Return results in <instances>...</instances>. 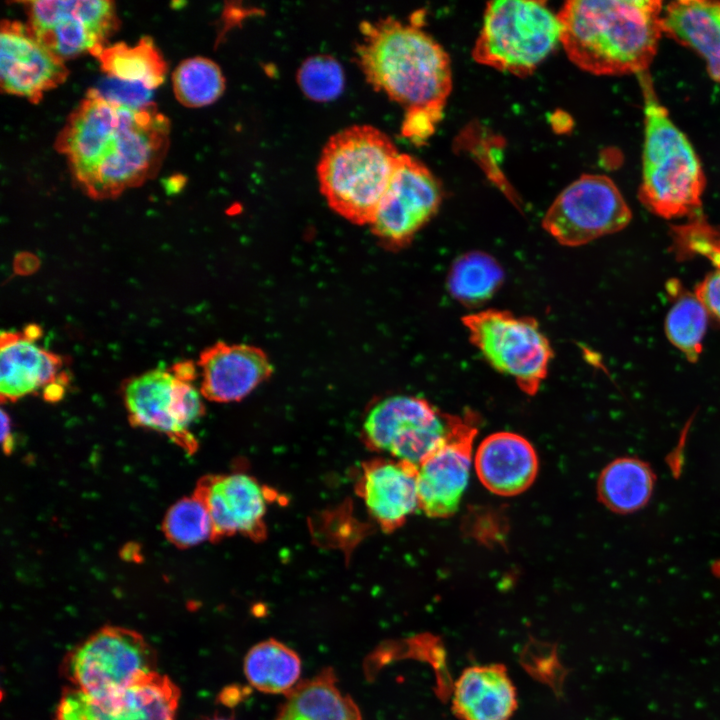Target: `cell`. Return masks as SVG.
Listing matches in <instances>:
<instances>
[{
	"mask_svg": "<svg viewBox=\"0 0 720 720\" xmlns=\"http://www.w3.org/2000/svg\"><path fill=\"white\" fill-rule=\"evenodd\" d=\"M668 290L675 301L665 317L666 337L689 362H696L702 353L709 313L696 294L680 289L678 282L671 281Z\"/></svg>",
	"mask_w": 720,
	"mask_h": 720,
	"instance_id": "cell-29",
	"label": "cell"
},
{
	"mask_svg": "<svg viewBox=\"0 0 720 720\" xmlns=\"http://www.w3.org/2000/svg\"><path fill=\"white\" fill-rule=\"evenodd\" d=\"M39 259L27 252H22L15 257L14 271L20 275H28L35 272L39 267Z\"/></svg>",
	"mask_w": 720,
	"mask_h": 720,
	"instance_id": "cell-36",
	"label": "cell"
},
{
	"mask_svg": "<svg viewBox=\"0 0 720 720\" xmlns=\"http://www.w3.org/2000/svg\"><path fill=\"white\" fill-rule=\"evenodd\" d=\"M63 359L28 339L23 332H2L0 338V395L16 401L58 380Z\"/></svg>",
	"mask_w": 720,
	"mask_h": 720,
	"instance_id": "cell-22",
	"label": "cell"
},
{
	"mask_svg": "<svg viewBox=\"0 0 720 720\" xmlns=\"http://www.w3.org/2000/svg\"><path fill=\"white\" fill-rule=\"evenodd\" d=\"M297 82L303 93L318 102L330 101L344 88V71L340 63L330 55L308 57L297 72Z\"/></svg>",
	"mask_w": 720,
	"mask_h": 720,
	"instance_id": "cell-33",
	"label": "cell"
},
{
	"mask_svg": "<svg viewBox=\"0 0 720 720\" xmlns=\"http://www.w3.org/2000/svg\"><path fill=\"white\" fill-rule=\"evenodd\" d=\"M400 154L384 132L370 125H353L331 136L317 166L330 208L354 224L370 225Z\"/></svg>",
	"mask_w": 720,
	"mask_h": 720,
	"instance_id": "cell-5",
	"label": "cell"
},
{
	"mask_svg": "<svg viewBox=\"0 0 720 720\" xmlns=\"http://www.w3.org/2000/svg\"><path fill=\"white\" fill-rule=\"evenodd\" d=\"M479 416L455 414L440 444L418 465L419 509L431 518L452 516L467 488Z\"/></svg>",
	"mask_w": 720,
	"mask_h": 720,
	"instance_id": "cell-14",
	"label": "cell"
},
{
	"mask_svg": "<svg viewBox=\"0 0 720 720\" xmlns=\"http://www.w3.org/2000/svg\"><path fill=\"white\" fill-rule=\"evenodd\" d=\"M639 76L644 99V144L639 200L664 219L700 213L705 175L686 135L670 119L651 78Z\"/></svg>",
	"mask_w": 720,
	"mask_h": 720,
	"instance_id": "cell-4",
	"label": "cell"
},
{
	"mask_svg": "<svg viewBox=\"0 0 720 720\" xmlns=\"http://www.w3.org/2000/svg\"><path fill=\"white\" fill-rule=\"evenodd\" d=\"M671 250L678 260L701 256L720 269V230L697 213L670 230Z\"/></svg>",
	"mask_w": 720,
	"mask_h": 720,
	"instance_id": "cell-32",
	"label": "cell"
},
{
	"mask_svg": "<svg viewBox=\"0 0 720 720\" xmlns=\"http://www.w3.org/2000/svg\"><path fill=\"white\" fill-rule=\"evenodd\" d=\"M462 323L470 342L491 367L513 378L525 394L538 392L553 349L535 318L486 309L465 315Z\"/></svg>",
	"mask_w": 720,
	"mask_h": 720,
	"instance_id": "cell-7",
	"label": "cell"
},
{
	"mask_svg": "<svg viewBox=\"0 0 720 720\" xmlns=\"http://www.w3.org/2000/svg\"><path fill=\"white\" fill-rule=\"evenodd\" d=\"M68 384V377L64 372L55 382L49 384L43 389V397L48 402H56L63 398L65 387Z\"/></svg>",
	"mask_w": 720,
	"mask_h": 720,
	"instance_id": "cell-37",
	"label": "cell"
},
{
	"mask_svg": "<svg viewBox=\"0 0 720 720\" xmlns=\"http://www.w3.org/2000/svg\"><path fill=\"white\" fill-rule=\"evenodd\" d=\"M207 720H231V719L224 718V717H219V716H214V717H212V718H208Z\"/></svg>",
	"mask_w": 720,
	"mask_h": 720,
	"instance_id": "cell-40",
	"label": "cell"
},
{
	"mask_svg": "<svg viewBox=\"0 0 720 720\" xmlns=\"http://www.w3.org/2000/svg\"><path fill=\"white\" fill-rule=\"evenodd\" d=\"M156 666L155 650L140 633L108 625L64 656L61 673L70 687L99 697L146 678Z\"/></svg>",
	"mask_w": 720,
	"mask_h": 720,
	"instance_id": "cell-8",
	"label": "cell"
},
{
	"mask_svg": "<svg viewBox=\"0 0 720 720\" xmlns=\"http://www.w3.org/2000/svg\"><path fill=\"white\" fill-rule=\"evenodd\" d=\"M631 218L627 202L609 177L584 174L559 193L542 226L559 244L578 247L624 229Z\"/></svg>",
	"mask_w": 720,
	"mask_h": 720,
	"instance_id": "cell-9",
	"label": "cell"
},
{
	"mask_svg": "<svg viewBox=\"0 0 720 720\" xmlns=\"http://www.w3.org/2000/svg\"><path fill=\"white\" fill-rule=\"evenodd\" d=\"M94 57L107 76L136 82L153 90L160 86L167 72V64L149 37L134 46L123 42L103 47Z\"/></svg>",
	"mask_w": 720,
	"mask_h": 720,
	"instance_id": "cell-27",
	"label": "cell"
},
{
	"mask_svg": "<svg viewBox=\"0 0 720 720\" xmlns=\"http://www.w3.org/2000/svg\"><path fill=\"white\" fill-rule=\"evenodd\" d=\"M561 44V25L543 1L497 0L487 4L472 50L482 65L523 77Z\"/></svg>",
	"mask_w": 720,
	"mask_h": 720,
	"instance_id": "cell-6",
	"label": "cell"
},
{
	"mask_svg": "<svg viewBox=\"0 0 720 720\" xmlns=\"http://www.w3.org/2000/svg\"><path fill=\"white\" fill-rule=\"evenodd\" d=\"M1 441L3 451L6 454H10L14 449V439L11 430V420L9 415L2 409L1 411Z\"/></svg>",
	"mask_w": 720,
	"mask_h": 720,
	"instance_id": "cell-39",
	"label": "cell"
},
{
	"mask_svg": "<svg viewBox=\"0 0 720 720\" xmlns=\"http://www.w3.org/2000/svg\"><path fill=\"white\" fill-rule=\"evenodd\" d=\"M69 71L64 63L46 48L29 30L27 24L3 20L0 31V84L7 94L38 103L43 95L62 84Z\"/></svg>",
	"mask_w": 720,
	"mask_h": 720,
	"instance_id": "cell-17",
	"label": "cell"
},
{
	"mask_svg": "<svg viewBox=\"0 0 720 720\" xmlns=\"http://www.w3.org/2000/svg\"><path fill=\"white\" fill-rule=\"evenodd\" d=\"M442 197L433 173L421 161L401 153L371 229L389 247H405L437 213Z\"/></svg>",
	"mask_w": 720,
	"mask_h": 720,
	"instance_id": "cell-13",
	"label": "cell"
},
{
	"mask_svg": "<svg viewBox=\"0 0 720 720\" xmlns=\"http://www.w3.org/2000/svg\"><path fill=\"white\" fill-rule=\"evenodd\" d=\"M193 495L205 505L213 526V541L241 534L253 540L266 533L269 496L252 476L234 472L202 477Z\"/></svg>",
	"mask_w": 720,
	"mask_h": 720,
	"instance_id": "cell-16",
	"label": "cell"
},
{
	"mask_svg": "<svg viewBox=\"0 0 720 720\" xmlns=\"http://www.w3.org/2000/svg\"><path fill=\"white\" fill-rule=\"evenodd\" d=\"M663 11L658 0H570L558 13L561 45L586 72L640 75L664 33Z\"/></svg>",
	"mask_w": 720,
	"mask_h": 720,
	"instance_id": "cell-2",
	"label": "cell"
},
{
	"mask_svg": "<svg viewBox=\"0 0 720 720\" xmlns=\"http://www.w3.org/2000/svg\"><path fill=\"white\" fill-rule=\"evenodd\" d=\"M170 122L151 103L128 107L92 89L70 113L55 148L74 182L96 200L118 197L154 177L169 145Z\"/></svg>",
	"mask_w": 720,
	"mask_h": 720,
	"instance_id": "cell-1",
	"label": "cell"
},
{
	"mask_svg": "<svg viewBox=\"0 0 720 720\" xmlns=\"http://www.w3.org/2000/svg\"><path fill=\"white\" fill-rule=\"evenodd\" d=\"M244 673L251 686L270 694H288L301 674L298 654L275 639L254 645L244 659Z\"/></svg>",
	"mask_w": 720,
	"mask_h": 720,
	"instance_id": "cell-26",
	"label": "cell"
},
{
	"mask_svg": "<svg viewBox=\"0 0 720 720\" xmlns=\"http://www.w3.org/2000/svg\"><path fill=\"white\" fill-rule=\"evenodd\" d=\"M180 690L157 671L122 689L99 697L66 687L55 720H175Z\"/></svg>",
	"mask_w": 720,
	"mask_h": 720,
	"instance_id": "cell-15",
	"label": "cell"
},
{
	"mask_svg": "<svg viewBox=\"0 0 720 720\" xmlns=\"http://www.w3.org/2000/svg\"><path fill=\"white\" fill-rule=\"evenodd\" d=\"M279 714L290 720H361L357 704L340 691L331 668L297 684Z\"/></svg>",
	"mask_w": 720,
	"mask_h": 720,
	"instance_id": "cell-24",
	"label": "cell"
},
{
	"mask_svg": "<svg viewBox=\"0 0 720 720\" xmlns=\"http://www.w3.org/2000/svg\"><path fill=\"white\" fill-rule=\"evenodd\" d=\"M276 720H290V719L279 714L278 717L276 718Z\"/></svg>",
	"mask_w": 720,
	"mask_h": 720,
	"instance_id": "cell-41",
	"label": "cell"
},
{
	"mask_svg": "<svg viewBox=\"0 0 720 720\" xmlns=\"http://www.w3.org/2000/svg\"><path fill=\"white\" fill-rule=\"evenodd\" d=\"M516 688L502 664L473 665L457 678L451 708L458 720H511Z\"/></svg>",
	"mask_w": 720,
	"mask_h": 720,
	"instance_id": "cell-21",
	"label": "cell"
},
{
	"mask_svg": "<svg viewBox=\"0 0 720 720\" xmlns=\"http://www.w3.org/2000/svg\"><path fill=\"white\" fill-rule=\"evenodd\" d=\"M170 371L177 379L189 383H192L197 376L196 366L189 360L175 363Z\"/></svg>",
	"mask_w": 720,
	"mask_h": 720,
	"instance_id": "cell-38",
	"label": "cell"
},
{
	"mask_svg": "<svg viewBox=\"0 0 720 720\" xmlns=\"http://www.w3.org/2000/svg\"><path fill=\"white\" fill-rule=\"evenodd\" d=\"M172 83L177 100L192 108L214 103L225 89L220 67L201 56L182 61L173 72Z\"/></svg>",
	"mask_w": 720,
	"mask_h": 720,
	"instance_id": "cell-30",
	"label": "cell"
},
{
	"mask_svg": "<svg viewBox=\"0 0 720 720\" xmlns=\"http://www.w3.org/2000/svg\"><path fill=\"white\" fill-rule=\"evenodd\" d=\"M664 33L694 50L720 83V1L680 0L663 11Z\"/></svg>",
	"mask_w": 720,
	"mask_h": 720,
	"instance_id": "cell-23",
	"label": "cell"
},
{
	"mask_svg": "<svg viewBox=\"0 0 720 720\" xmlns=\"http://www.w3.org/2000/svg\"><path fill=\"white\" fill-rule=\"evenodd\" d=\"M162 530L169 542L186 549L213 538V526L205 505L194 495L184 497L167 511Z\"/></svg>",
	"mask_w": 720,
	"mask_h": 720,
	"instance_id": "cell-31",
	"label": "cell"
},
{
	"mask_svg": "<svg viewBox=\"0 0 720 720\" xmlns=\"http://www.w3.org/2000/svg\"><path fill=\"white\" fill-rule=\"evenodd\" d=\"M417 474L418 466L394 458H376L363 464L358 494L385 532L400 528L419 508Z\"/></svg>",
	"mask_w": 720,
	"mask_h": 720,
	"instance_id": "cell-19",
	"label": "cell"
},
{
	"mask_svg": "<svg viewBox=\"0 0 720 720\" xmlns=\"http://www.w3.org/2000/svg\"><path fill=\"white\" fill-rule=\"evenodd\" d=\"M358 64L376 90L410 110L441 117L452 90V70L442 46L416 23L392 17L361 23Z\"/></svg>",
	"mask_w": 720,
	"mask_h": 720,
	"instance_id": "cell-3",
	"label": "cell"
},
{
	"mask_svg": "<svg viewBox=\"0 0 720 720\" xmlns=\"http://www.w3.org/2000/svg\"><path fill=\"white\" fill-rule=\"evenodd\" d=\"M694 293L709 313L720 324V269H715L699 282Z\"/></svg>",
	"mask_w": 720,
	"mask_h": 720,
	"instance_id": "cell-35",
	"label": "cell"
},
{
	"mask_svg": "<svg viewBox=\"0 0 720 720\" xmlns=\"http://www.w3.org/2000/svg\"><path fill=\"white\" fill-rule=\"evenodd\" d=\"M479 481L499 496H515L535 481L539 459L534 446L522 435L500 431L486 436L474 455Z\"/></svg>",
	"mask_w": 720,
	"mask_h": 720,
	"instance_id": "cell-20",
	"label": "cell"
},
{
	"mask_svg": "<svg viewBox=\"0 0 720 720\" xmlns=\"http://www.w3.org/2000/svg\"><path fill=\"white\" fill-rule=\"evenodd\" d=\"M92 90L102 98L128 107H143L152 103V90L136 82L107 76Z\"/></svg>",
	"mask_w": 720,
	"mask_h": 720,
	"instance_id": "cell-34",
	"label": "cell"
},
{
	"mask_svg": "<svg viewBox=\"0 0 720 720\" xmlns=\"http://www.w3.org/2000/svg\"><path fill=\"white\" fill-rule=\"evenodd\" d=\"M654 486L649 466L639 459L618 458L601 472L597 491L601 502L614 512L629 513L643 507Z\"/></svg>",
	"mask_w": 720,
	"mask_h": 720,
	"instance_id": "cell-25",
	"label": "cell"
},
{
	"mask_svg": "<svg viewBox=\"0 0 720 720\" xmlns=\"http://www.w3.org/2000/svg\"><path fill=\"white\" fill-rule=\"evenodd\" d=\"M122 396L132 425L165 434L188 453L197 449L189 428L203 416L205 407L192 383L157 368L128 379Z\"/></svg>",
	"mask_w": 720,
	"mask_h": 720,
	"instance_id": "cell-11",
	"label": "cell"
},
{
	"mask_svg": "<svg viewBox=\"0 0 720 720\" xmlns=\"http://www.w3.org/2000/svg\"><path fill=\"white\" fill-rule=\"evenodd\" d=\"M454 416L424 398L392 395L370 407L362 438L368 448L418 466L445 438Z\"/></svg>",
	"mask_w": 720,
	"mask_h": 720,
	"instance_id": "cell-10",
	"label": "cell"
},
{
	"mask_svg": "<svg viewBox=\"0 0 720 720\" xmlns=\"http://www.w3.org/2000/svg\"><path fill=\"white\" fill-rule=\"evenodd\" d=\"M198 365L202 396L218 403L242 400L273 372L269 357L259 347L222 341L205 348Z\"/></svg>",
	"mask_w": 720,
	"mask_h": 720,
	"instance_id": "cell-18",
	"label": "cell"
},
{
	"mask_svg": "<svg viewBox=\"0 0 720 720\" xmlns=\"http://www.w3.org/2000/svg\"><path fill=\"white\" fill-rule=\"evenodd\" d=\"M504 281L499 262L483 251H469L451 265L447 288L450 295L467 308H476L490 300Z\"/></svg>",
	"mask_w": 720,
	"mask_h": 720,
	"instance_id": "cell-28",
	"label": "cell"
},
{
	"mask_svg": "<svg viewBox=\"0 0 720 720\" xmlns=\"http://www.w3.org/2000/svg\"><path fill=\"white\" fill-rule=\"evenodd\" d=\"M32 34L62 60L84 52L95 56L117 30L114 2L39 0L21 2Z\"/></svg>",
	"mask_w": 720,
	"mask_h": 720,
	"instance_id": "cell-12",
	"label": "cell"
}]
</instances>
